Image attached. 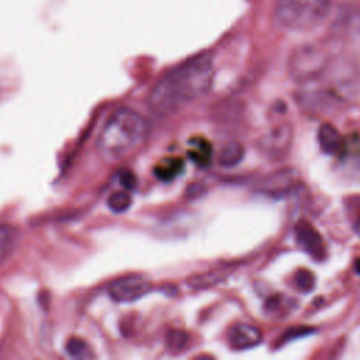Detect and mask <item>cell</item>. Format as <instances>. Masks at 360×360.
Returning <instances> with one entry per match:
<instances>
[{
  "instance_id": "1",
  "label": "cell",
  "mask_w": 360,
  "mask_h": 360,
  "mask_svg": "<svg viewBox=\"0 0 360 360\" xmlns=\"http://www.w3.org/2000/svg\"><path fill=\"white\" fill-rule=\"evenodd\" d=\"M215 68L212 56L197 55L163 75L152 87L148 104L159 117H167L186 104L207 94L214 83Z\"/></svg>"
},
{
  "instance_id": "2",
  "label": "cell",
  "mask_w": 360,
  "mask_h": 360,
  "mask_svg": "<svg viewBox=\"0 0 360 360\" xmlns=\"http://www.w3.org/2000/svg\"><path fill=\"white\" fill-rule=\"evenodd\" d=\"M149 124L135 110L118 108L105 122L97 150L107 162H120L135 153L148 139Z\"/></svg>"
},
{
  "instance_id": "3",
  "label": "cell",
  "mask_w": 360,
  "mask_h": 360,
  "mask_svg": "<svg viewBox=\"0 0 360 360\" xmlns=\"http://www.w3.org/2000/svg\"><path fill=\"white\" fill-rule=\"evenodd\" d=\"M330 0H276L274 18L290 31H309L329 14Z\"/></svg>"
},
{
  "instance_id": "4",
  "label": "cell",
  "mask_w": 360,
  "mask_h": 360,
  "mask_svg": "<svg viewBox=\"0 0 360 360\" xmlns=\"http://www.w3.org/2000/svg\"><path fill=\"white\" fill-rule=\"evenodd\" d=\"M330 63L332 58L325 49L316 45H305L291 55L288 72L292 80L302 86L321 77Z\"/></svg>"
},
{
  "instance_id": "5",
  "label": "cell",
  "mask_w": 360,
  "mask_h": 360,
  "mask_svg": "<svg viewBox=\"0 0 360 360\" xmlns=\"http://www.w3.org/2000/svg\"><path fill=\"white\" fill-rule=\"evenodd\" d=\"M152 290L149 278L141 274H129L112 281L108 287L110 297L117 302H134Z\"/></svg>"
},
{
  "instance_id": "6",
  "label": "cell",
  "mask_w": 360,
  "mask_h": 360,
  "mask_svg": "<svg viewBox=\"0 0 360 360\" xmlns=\"http://www.w3.org/2000/svg\"><path fill=\"white\" fill-rule=\"evenodd\" d=\"M292 141V129L288 122L278 124L266 132L257 142L260 152L271 159H278L287 153Z\"/></svg>"
},
{
  "instance_id": "7",
  "label": "cell",
  "mask_w": 360,
  "mask_h": 360,
  "mask_svg": "<svg viewBox=\"0 0 360 360\" xmlns=\"http://www.w3.org/2000/svg\"><path fill=\"white\" fill-rule=\"evenodd\" d=\"M295 240L307 253L321 260L325 256V245L321 233L305 219H301L295 225Z\"/></svg>"
},
{
  "instance_id": "8",
  "label": "cell",
  "mask_w": 360,
  "mask_h": 360,
  "mask_svg": "<svg viewBox=\"0 0 360 360\" xmlns=\"http://www.w3.org/2000/svg\"><path fill=\"white\" fill-rule=\"evenodd\" d=\"M295 184H297V173L294 170L285 169V170L276 172V173L270 174L269 177H266L262 181L260 190L266 194L280 197V195H284L288 191H291Z\"/></svg>"
},
{
  "instance_id": "9",
  "label": "cell",
  "mask_w": 360,
  "mask_h": 360,
  "mask_svg": "<svg viewBox=\"0 0 360 360\" xmlns=\"http://www.w3.org/2000/svg\"><path fill=\"white\" fill-rule=\"evenodd\" d=\"M263 339L260 329L250 323H238L229 332V345L236 350L257 346Z\"/></svg>"
},
{
  "instance_id": "10",
  "label": "cell",
  "mask_w": 360,
  "mask_h": 360,
  "mask_svg": "<svg viewBox=\"0 0 360 360\" xmlns=\"http://www.w3.org/2000/svg\"><path fill=\"white\" fill-rule=\"evenodd\" d=\"M321 149L328 155H340L345 149V142L340 132L330 124H322L316 132Z\"/></svg>"
},
{
  "instance_id": "11",
  "label": "cell",
  "mask_w": 360,
  "mask_h": 360,
  "mask_svg": "<svg viewBox=\"0 0 360 360\" xmlns=\"http://www.w3.org/2000/svg\"><path fill=\"white\" fill-rule=\"evenodd\" d=\"M188 158L200 167H207L212 160V146L211 143L201 136L190 139V148L187 150Z\"/></svg>"
},
{
  "instance_id": "12",
  "label": "cell",
  "mask_w": 360,
  "mask_h": 360,
  "mask_svg": "<svg viewBox=\"0 0 360 360\" xmlns=\"http://www.w3.org/2000/svg\"><path fill=\"white\" fill-rule=\"evenodd\" d=\"M184 170V160L181 158H166L160 160L155 169V176L162 181H172Z\"/></svg>"
},
{
  "instance_id": "13",
  "label": "cell",
  "mask_w": 360,
  "mask_h": 360,
  "mask_svg": "<svg viewBox=\"0 0 360 360\" xmlns=\"http://www.w3.org/2000/svg\"><path fill=\"white\" fill-rule=\"evenodd\" d=\"M245 156V148L238 141L226 142L218 156V162L222 167H233L242 162Z\"/></svg>"
},
{
  "instance_id": "14",
  "label": "cell",
  "mask_w": 360,
  "mask_h": 360,
  "mask_svg": "<svg viewBox=\"0 0 360 360\" xmlns=\"http://www.w3.org/2000/svg\"><path fill=\"white\" fill-rule=\"evenodd\" d=\"M18 238L20 232L17 228L11 225H0V264L8 257Z\"/></svg>"
},
{
  "instance_id": "15",
  "label": "cell",
  "mask_w": 360,
  "mask_h": 360,
  "mask_svg": "<svg viewBox=\"0 0 360 360\" xmlns=\"http://www.w3.org/2000/svg\"><path fill=\"white\" fill-rule=\"evenodd\" d=\"M295 307V301L283 295H273L264 304V311L270 315L288 314Z\"/></svg>"
},
{
  "instance_id": "16",
  "label": "cell",
  "mask_w": 360,
  "mask_h": 360,
  "mask_svg": "<svg viewBox=\"0 0 360 360\" xmlns=\"http://www.w3.org/2000/svg\"><path fill=\"white\" fill-rule=\"evenodd\" d=\"M107 205L112 212H125L131 207V195L127 193V190L112 193L107 200Z\"/></svg>"
},
{
  "instance_id": "17",
  "label": "cell",
  "mask_w": 360,
  "mask_h": 360,
  "mask_svg": "<svg viewBox=\"0 0 360 360\" xmlns=\"http://www.w3.org/2000/svg\"><path fill=\"white\" fill-rule=\"evenodd\" d=\"M294 285L301 292H309L315 287V276L307 269H300L294 274Z\"/></svg>"
},
{
  "instance_id": "18",
  "label": "cell",
  "mask_w": 360,
  "mask_h": 360,
  "mask_svg": "<svg viewBox=\"0 0 360 360\" xmlns=\"http://www.w3.org/2000/svg\"><path fill=\"white\" fill-rule=\"evenodd\" d=\"M66 352L70 357L75 359H87L90 357V347L83 339L72 338L66 343Z\"/></svg>"
},
{
  "instance_id": "19",
  "label": "cell",
  "mask_w": 360,
  "mask_h": 360,
  "mask_svg": "<svg viewBox=\"0 0 360 360\" xmlns=\"http://www.w3.org/2000/svg\"><path fill=\"white\" fill-rule=\"evenodd\" d=\"M187 342H188V335L184 330H180V329H173L166 336L167 347L173 352H179V350L184 349Z\"/></svg>"
},
{
  "instance_id": "20",
  "label": "cell",
  "mask_w": 360,
  "mask_h": 360,
  "mask_svg": "<svg viewBox=\"0 0 360 360\" xmlns=\"http://www.w3.org/2000/svg\"><path fill=\"white\" fill-rule=\"evenodd\" d=\"M118 179H120V184L124 187V190L127 191H132L136 188V176L131 172V170H121L118 173Z\"/></svg>"
},
{
  "instance_id": "21",
  "label": "cell",
  "mask_w": 360,
  "mask_h": 360,
  "mask_svg": "<svg viewBox=\"0 0 360 360\" xmlns=\"http://www.w3.org/2000/svg\"><path fill=\"white\" fill-rule=\"evenodd\" d=\"M354 269H356V273L360 274V257L356 259V262H354Z\"/></svg>"
},
{
  "instance_id": "22",
  "label": "cell",
  "mask_w": 360,
  "mask_h": 360,
  "mask_svg": "<svg viewBox=\"0 0 360 360\" xmlns=\"http://www.w3.org/2000/svg\"><path fill=\"white\" fill-rule=\"evenodd\" d=\"M354 231H356V233L360 236V219L356 222V225H354Z\"/></svg>"
}]
</instances>
